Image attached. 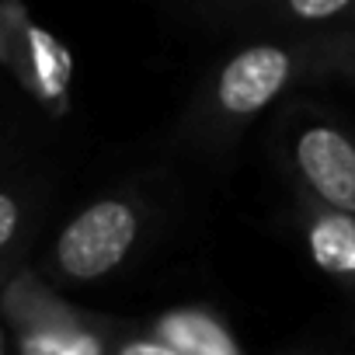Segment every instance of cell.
<instances>
[{"label":"cell","instance_id":"1","mask_svg":"<svg viewBox=\"0 0 355 355\" xmlns=\"http://www.w3.org/2000/svg\"><path fill=\"white\" fill-rule=\"evenodd\" d=\"M136 241V213L125 202H94L84 209L56 244V258L73 279H98L112 272Z\"/></svg>","mask_w":355,"mask_h":355},{"label":"cell","instance_id":"2","mask_svg":"<svg viewBox=\"0 0 355 355\" xmlns=\"http://www.w3.org/2000/svg\"><path fill=\"white\" fill-rule=\"evenodd\" d=\"M293 157L317 202L355 220V139L338 125L317 122L296 136Z\"/></svg>","mask_w":355,"mask_h":355},{"label":"cell","instance_id":"3","mask_svg":"<svg viewBox=\"0 0 355 355\" xmlns=\"http://www.w3.org/2000/svg\"><path fill=\"white\" fill-rule=\"evenodd\" d=\"M317 53H289L282 46H251L244 53H237L223 73H220V105L230 115H254L261 112L268 101H275L293 77L303 70V63H310Z\"/></svg>","mask_w":355,"mask_h":355},{"label":"cell","instance_id":"4","mask_svg":"<svg viewBox=\"0 0 355 355\" xmlns=\"http://www.w3.org/2000/svg\"><path fill=\"white\" fill-rule=\"evenodd\" d=\"M306 248L320 272L355 286V220L320 206L306 223Z\"/></svg>","mask_w":355,"mask_h":355},{"label":"cell","instance_id":"5","mask_svg":"<svg viewBox=\"0 0 355 355\" xmlns=\"http://www.w3.org/2000/svg\"><path fill=\"white\" fill-rule=\"evenodd\" d=\"M160 334L178 355H241L234 338L206 313H171L160 320Z\"/></svg>","mask_w":355,"mask_h":355},{"label":"cell","instance_id":"6","mask_svg":"<svg viewBox=\"0 0 355 355\" xmlns=\"http://www.w3.org/2000/svg\"><path fill=\"white\" fill-rule=\"evenodd\" d=\"M289 18L310 28H345L348 39H355V0H293L286 4Z\"/></svg>","mask_w":355,"mask_h":355},{"label":"cell","instance_id":"7","mask_svg":"<svg viewBox=\"0 0 355 355\" xmlns=\"http://www.w3.org/2000/svg\"><path fill=\"white\" fill-rule=\"evenodd\" d=\"M21 355H101V348L84 331H35L21 341Z\"/></svg>","mask_w":355,"mask_h":355},{"label":"cell","instance_id":"8","mask_svg":"<svg viewBox=\"0 0 355 355\" xmlns=\"http://www.w3.org/2000/svg\"><path fill=\"white\" fill-rule=\"evenodd\" d=\"M32 49H35V63H39V80H42V87L53 94V91H63V84H67V73H70V56H67V49L53 39V35H46V32H39V28H32Z\"/></svg>","mask_w":355,"mask_h":355},{"label":"cell","instance_id":"9","mask_svg":"<svg viewBox=\"0 0 355 355\" xmlns=\"http://www.w3.org/2000/svg\"><path fill=\"white\" fill-rule=\"evenodd\" d=\"M18 230V206L11 196H0V248H4Z\"/></svg>","mask_w":355,"mask_h":355},{"label":"cell","instance_id":"10","mask_svg":"<svg viewBox=\"0 0 355 355\" xmlns=\"http://www.w3.org/2000/svg\"><path fill=\"white\" fill-rule=\"evenodd\" d=\"M119 355H178V352L167 348V345H157V341H132V345H125Z\"/></svg>","mask_w":355,"mask_h":355}]
</instances>
